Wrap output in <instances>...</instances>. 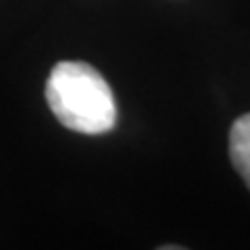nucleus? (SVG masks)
Masks as SVG:
<instances>
[{"label": "nucleus", "mask_w": 250, "mask_h": 250, "mask_svg": "<svg viewBox=\"0 0 250 250\" xmlns=\"http://www.w3.org/2000/svg\"><path fill=\"white\" fill-rule=\"evenodd\" d=\"M46 100L61 125L77 134L100 136L115 127L113 90L88 62L62 61L54 65L46 82Z\"/></svg>", "instance_id": "obj_1"}, {"label": "nucleus", "mask_w": 250, "mask_h": 250, "mask_svg": "<svg viewBox=\"0 0 250 250\" xmlns=\"http://www.w3.org/2000/svg\"><path fill=\"white\" fill-rule=\"evenodd\" d=\"M229 156L250 190V113L233 121L229 131Z\"/></svg>", "instance_id": "obj_2"}]
</instances>
